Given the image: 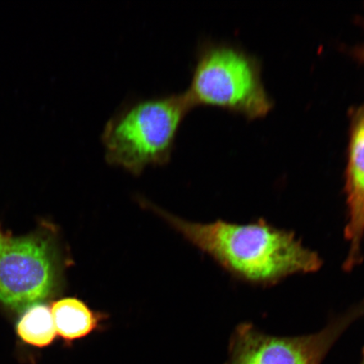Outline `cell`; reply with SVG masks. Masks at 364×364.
<instances>
[{
	"mask_svg": "<svg viewBox=\"0 0 364 364\" xmlns=\"http://www.w3.org/2000/svg\"><path fill=\"white\" fill-rule=\"evenodd\" d=\"M16 330L24 343L38 348L47 347L57 336L51 308L38 304L27 309L18 322Z\"/></svg>",
	"mask_w": 364,
	"mask_h": 364,
	"instance_id": "obj_8",
	"label": "cell"
},
{
	"mask_svg": "<svg viewBox=\"0 0 364 364\" xmlns=\"http://www.w3.org/2000/svg\"><path fill=\"white\" fill-rule=\"evenodd\" d=\"M192 109L184 93L124 102L102 134L107 162L135 176L148 166L166 165Z\"/></svg>",
	"mask_w": 364,
	"mask_h": 364,
	"instance_id": "obj_2",
	"label": "cell"
},
{
	"mask_svg": "<svg viewBox=\"0 0 364 364\" xmlns=\"http://www.w3.org/2000/svg\"><path fill=\"white\" fill-rule=\"evenodd\" d=\"M360 364H364V350H363V358H362V362Z\"/></svg>",
	"mask_w": 364,
	"mask_h": 364,
	"instance_id": "obj_10",
	"label": "cell"
},
{
	"mask_svg": "<svg viewBox=\"0 0 364 364\" xmlns=\"http://www.w3.org/2000/svg\"><path fill=\"white\" fill-rule=\"evenodd\" d=\"M363 314L364 302L317 333L294 338L267 335L245 323L232 336L226 364H321L336 341Z\"/></svg>",
	"mask_w": 364,
	"mask_h": 364,
	"instance_id": "obj_5",
	"label": "cell"
},
{
	"mask_svg": "<svg viewBox=\"0 0 364 364\" xmlns=\"http://www.w3.org/2000/svg\"><path fill=\"white\" fill-rule=\"evenodd\" d=\"M350 126L345 171V193L348 221L345 236L350 244L344 262L345 270H352L362 259L364 236V103L349 111Z\"/></svg>",
	"mask_w": 364,
	"mask_h": 364,
	"instance_id": "obj_6",
	"label": "cell"
},
{
	"mask_svg": "<svg viewBox=\"0 0 364 364\" xmlns=\"http://www.w3.org/2000/svg\"><path fill=\"white\" fill-rule=\"evenodd\" d=\"M152 209L225 269L252 283L276 284L296 273L316 272L322 266L318 254L304 247L292 232L263 220L243 225L225 221L198 224L154 206Z\"/></svg>",
	"mask_w": 364,
	"mask_h": 364,
	"instance_id": "obj_1",
	"label": "cell"
},
{
	"mask_svg": "<svg viewBox=\"0 0 364 364\" xmlns=\"http://www.w3.org/2000/svg\"><path fill=\"white\" fill-rule=\"evenodd\" d=\"M51 312L57 335L66 341L85 338L97 329L102 320L101 314L75 298L58 300L53 304Z\"/></svg>",
	"mask_w": 364,
	"mask_h": 364,
	"instance_id": "obj_7",
	"label": "cell"
},
{
	"mask_svg": "<svg viewBox=\"0 0 364 364\" xmlns=\"http://www.w3.org/2000/svg\"><path fill=\"white\" fill-rule=\"evenodd\" d=\"M363 26H364V18L362 20ZM350 54L356 59L357 61L359 63H363L364 65V44L360 46H357V47H355L350 50Z\"/></svg>",
	"mask_w": 364,
	"mask_h": 364,
	"instance_id": "obj_9",
	"label": "cell"
},
{
	"mask_svg": "<svg viewBox=\"0 0 364 364\" xmlns=\"http://www.w3.org/2000/svg\"><path fill=\"white\" fill-rule=\"evenodd\" d=\"M56 250L40 235L16 237L0 227V301L24 313L55 290Z\"/></svg>",
	"mask_w": 364,
	"mask_h": 364,
	"instance_id": "obj_4",
	"label": "cell"
},
{
	"mask_svg": "<svg viewBox=\"0 0 364 364\" xmlns=\"http://www.w3.org/2000/svg\"><path fill=\"white\" fill-rule=\"evenodd\" d=\"M184 95L193 109L215 107L249 120L267 116L274 105L264 87L260 62L235 46L221 43L199 46Z\"/></svg>",
	"mask_w": 364,
	"mask_h": 364,
	"instance_id": "obj_3",
	"label": "cell"
}]
</instances>
